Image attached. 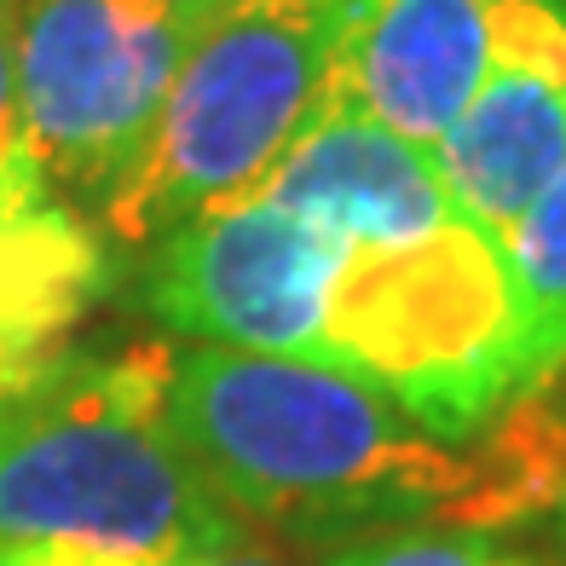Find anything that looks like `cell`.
Wrapping results in <instances>:
<instances>
[{"instance_id":"cell-13","label":"cell","mask_w":566,"mask_h":566,"mask_svg":"<svg viewBox=\"0 0 566 566\" xmlns=\"http://www.w3.org/2000/svg\"><path fill=\"white\" fill-rule=\"evenodd\" d=\"M59 353H64V342L59 347H23V342H0V405L7 399H18L30 381H41L46 370L59 365Z\"/></svg>"},{"instance_id":"cell-12","label":"cell","mask_w":566,"mask_h":566,"mask_svg":"<svg viewBox=\"0 0 566 566\" xmlns=\"http://www.w3.org/2000/svg\"><path fill=\"white\" fill-rule=\"evenodd\" d=\"M324 566H549V560H537L532 549L509 544L503 532L417 521V526L347 537L342 549L324 555Z\"/></svg>"},{"instance_id":"cell-5","label":"cell","mask_w":566,"mask_h":566,"mask_svg":"<svg viewBox=\"0 0 566 566\" xmlns=\"http://www.w3.org/2000/svg\"><path fill=\"white\" fill-rule=\"evenodd\" d=\"M214 0H30L12 18L18 139L46 191L98 220L157 127Z\"/></svg>"},{"instance_id":"cell-6","label":"cell","mask_w":566,"mask_h":566,"mask_svg":"<svg viewBox=\"0 0 566 566\" xmlns=\"http://www.w3.org/2000/svg\"><path fill=\"white\" fill-rule=\"evenodd\" d=\"M347 243L301 214L226 202L157 238L139 266L145 313L197 347L318 358Z\"/></svg>"},{"instance_id":"cell-16","label":"cell","mask_w":566,"mask_h":566,"mask_svg":"<svg viewBox=\"0 0 566 566\" xmlns=\"http://www.w3.org/2000/svg\"><path fill=\"white\" fill-rule=\"evenodd\" d=\"M18 7H30V0H7V12H18Z\"/></svg>"},{"instance_id":"cell-18","label":"cell","mask_w":566,"mask_h":566,"mask_svg":"<svg viewBox=\"0 0 566 566\" xmlns=\"http://www.w3.org/2000/svg\"><path fill=\"white\" fill-rule=\"evenodd\" d=\"M0 7H7V0H0Z\"/></svg>"},{"instance_id":"cell-17","label":"cell","mask_w":566,"mask_h":566,"mask_svg":"<svg viewBox=\"0 0 566 566\" xmlns=\"http://www.w3.org/2000/svg\"><path fill=\"white\" fill-rule=\"evenodd\" d=\"M549 566H566V560H549Z\"/></svg>"},{"instance_id":"cell-11","label":"cell","mask_w":566,"mask_h":566,"mask_svg":"<svg viewBox=\"0 0 566 566\" xmlns=\"http://www.w3.org/2000/svg\"><path fill=\"white\" fill-rule=\"evenodd\" d=\"M503 254L514 272V295H521L526 394L555 388V376L566 370V168L514 220V231L503 238Z\"/></svg>"},{"instance_id":"cell-2","label":"cell","mask_w":566,"mask_h":566,"mask_svg":"<svg viewBox=\"0 0 566 566\" xmlns=\"http://www.w3.org/2000/svg\"><path fill=\"white\" fill-rule=\"evenodd\" d=\"M174 353H59L0 405V555L105 549L186 566L249 544L243 521L179 446Z\"/></svg>"},{"instance_id":"cell-1","label":"cell","mask_w":566,"mask_h":566,"mask_svg":"<svg viewBox=\"0 0 566 566\" xmlns=\"http://www.w3.org/2000/svg\"><path fill=\"white\" fill-rule=\"evenodd\" d=\"M168 417L243 526L290 537L347 544L417 521L446 526L474 485L469 446L433 440L318 358L186 347L174 353Z\"/></svg>"},{"instance_id":"cell-10","label":"cell","mask_w":566,"mask_h":566,"mask_svg":"<svg viewBox=\"0 0 566 566\" xmlns=\"http://www.w3.org/2000/svg\"><path fill=\"white\" fill-rule=\"evenodd\" d=\"M111 238L46 191L30 157L0 163V342L59 347L111 290Z\"/></svg>"},{"instance_id":"cell-19","label":"cell","mask_w":566,"mask_h":566,"mask_svg":"<svg viewBox=\"0 0 566 566\" xmlns=\"http://www.w3.org/2000/svg\"><path fill=\"white\" fill-rule=\"evenodd\" d=\"M0 566H7V560H0Z\"/></svg>"},{"instance_id":"cell-14","label":"cell","mask_w":566,"mask_h":566,"mask_svg":"<svg viewBox=\"0 0 566 566\" xmlns=\"http://www.w3.org/2000/svg\"><path fill=\"white\" fill-rule=\"evenodd\" d=\"M7 566H168L145 555H105V549H7Z\"/></svg>"},{"instance_id":"cell-15","label":"cell","mask_w":566,"mask_h":566,"mask_svg":"<svg viewBox=\"0 0 566 566\" xmlns=\"http://www.w3.org/2000/svg\"><path fill=\"white\" fill-rule=\"evenodd\" d=\"M186 566H290V560H277L272 549H254V544H238V549L202 555V560H186Z\"/></svg>"},{"instance_id":"cell-7","label":"cell","mask_w":566,"mask_h":566,"mask_svg":"<svg viewBox=\"0 0 566 566\" xmlns=\"http://www.w3.org/2000/svg\"><path fill=\"white\" fill-rule=\"evenodd\" d=\"M457 220L509 238L566 168V0H497L492 64L433 145Z\"/></svg>"},{"instance_id":"cell-9","label":"cell","mask_w":566,"mask_h":566,"mask_svg":"<svg viewBox=\"0 0 566 566\" xmlns=\"http://www.w3.org/2000/svg\"><path fill=\"white\" fill-rule=\"evenodd\" d=\"M301 214L353 243H410L457 220L433 150L370 116L318 105L301 134L266 163L261 179L231 197ZM226 209V202H220Z\"/></svg>"},{"instance_id":"cell-8","label":"cell","mask_w":566,"mask_h":566,"mask_svg":"<svg viewBox=\"0 0 566 566\" xmlns=\"http://www.w3.org/2000/svg\"><path fill=\"white\" fill-rule=\"evenodd\" d=\"M497 0H342L324 98L417 145H440L492 64Z\"/></svg>"},{"instance_id":"cell-4","label":"cell","mask_w":566,"mask_h":566,"mask_svg":"<svg viewBox=\"0 0 566 566\" xmlns=\"http://www.w3.org/2000/svg\"><path fill=\"white\" fill-rule=\"evenodd\" d=\"M336 18L342 0H214L139 163L93 226L122 249H150L261 179L318 111Z\"/></svg>"},{"instance_id":"cell-3","label":"cell","mask_w":566,"mask_h":566,"mask_svg":"<svg viewBox=\"0 0 566 566\" xmlns=\"http://www.w3.org/2000/svg\"><path fill=\"white\" fill-rule=\"evenodd\" d=\"M324 365L433 440H480L526 394V329L503 243L469 220L410 243H353L324 306Z\"/></svg>"}]
</instances>
